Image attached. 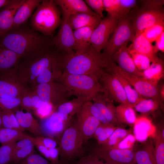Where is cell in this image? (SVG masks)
<instances>
[{
    "mask_svg": "<svg viewBox=\"0 0 164 164\" xmlns=\"http://www.w3.org/2000/svg\"><path fill=\"white\" fill-rule=\"evenodd\" d=\"M155 41V45L154 46L157 52L160 51L163 53L164 52V32Z\"/></svg>",
    "mask_w": 164,
    "mask_h": 164,
    "instance_id": "56",
    "label": "cell"
},
{
    "mask_svg": "<svg viewBox=\"0 0 164 164\" xmlns=\"http://www.w3.org/2000/svg\"><path fill=\"white\" fill-rule=\"evenodd\" d=\"M106 70L107 72H115L120 74L130 83L142 97L155 98L162 102L159 97L158 85L150 83L141 77L124 71L111 58L109 60L108 68Z\"/></svg>",
    "mask_w": 164,
    "mask_h": 164,
    "instance_id": "8",
    "label": "cell"
},
{
    "mask_svg": "<svg viewBox=\"0 0 164 164\" xmlns=\"http://www.w3.org/2000/svg\"><path fill=\"white\" fill-rule=\"evenodd\" d=\"M137 140L134 134H132L131 132L111 149L133 150V148Z\"/></svg>",
    "mask_w": 164,
    "mask_h": 164,
    "instance_id": "47",
    "label": "cell"
},
{
    "mask_svg": "<svg viewBox=\"0 0 164 164\" xmlns=\"http://www.w3.org/2000/svg\"><path fill=\"white\" fill-rule=\"evenodd\" d=\"M12 111L21 127L36 136H41L39 123L33 116L30 111L21 106Z\"/></svg>",
    "mask_w": 164,
    "mask_h": 164,
    "instance_id": "21",
    "label": "cell"
},
{
    "mask_svg": "<svg viewBox=\"0 0 164 164\" xmlns=\"http://www.w3.org/2000/svg\"><path fill=\"white\" fill-rule=\"evenodd\" d=\"M34 143L35 146L37 148L42 156L49 161V149L45 146L36 137L34 138Z\"/></svg>",
    "mask_w": 164,
    "mask_h": 164,
    "instance_id": "54",
    "label": "cell"
},
{
    "mask_svg": "<svg viewBox=\"0 0 164 164\" xmlns=\"http://www.w3.org/2000/svg\"><path fill=\"white\" fill-rule=\"evenodd\" d=\"M64 54L51 48L40 56L20 61L16 68L15 79L22 86L31 89L35 79L44 70L55 68L64 70Z\"/></svg>",
    "mask_w": 164,
    "mask_h": 164,
    "instance_id": "2",
    "label": "cell"
},
{
    "mask_svg": "<svg viewBox=\"0 0 164 164\" xmlns=\"http://www.w3.org/2000/svg\"><path fill=\"white\" fill-rule=\"evenodd\" d=\"M42 0H25L17 10L14 16L11 30L23 25L32 15Z\"/></svg>",
    "mask_w": 164,
    "mask_h": 164,
    "instance_id": "23",
    "label": "cell"
},
{
    "mask_svg": "<svg viewBox=\"0 0 164 164\" xmlns=\"http://www.w3.org/2000/svg\"><path fill=\"white\" fill-rule=\"evenodd\" d=\"M15 143L2 145L0 147V164H11L12 163L13 150Z\"/></svg>",
    "mask_w": 164,
    "mask_h": 164,
    "instance_id": "42",
    "label": "cell"
},
{
    "mask_svg": "<svg viewBox=\"0 0 164 164\" xmlns=\"http://www.w3.org/2000/svg\"><path fill=\"white\" fill-rule=\"evenodd\" d=\"M153 154L156 164H164V138L156 134Z\"/></svg>",
    "mask_w": 164,
    "mask_h": 164,
    "instance_id": "39",
    "label": "cell"
},
{
    "mask_svg": "<svg viewBox=\"0 0 164 164\" xmlns=\"http://www.w3.org/2000/svg\"><path fill=\"white\" fill-rule=\"evenodd\" d=\"M162 103L155 98H142L133 108L136 112L142 114L151 113L161 107Z\"/></svg>",
    "mask_w": 164,
    "mask_h": 164,
    "instance_id": "34",
    "label": "cell"
},
{
    "mask_svg": "<svg viewBox=\"0 0 164 164\" xmlns=\"http://www.w3.org/2000/svg\"><path fill=\"white\" fill-rule=\"evenodd\" d=\"M104 9L107 12L108 15L117 18L120 11V0H103Z\"/></svg>",
    "mask_w": 164,
    "mask_h": 164,
    "instance_id": "43",
    "label": "cell"
},
{
    "mask_svg": "<svg viewBox=\"0 0 164 164\" xmlns=\"http://www.w3.org/2000/svg\"><path fill=\"white\" fill-rule=\"evenodd\" d=\"M131 131L130 129L118 127L107 140L103 144L100 145L104 148L111 149L131 133Z\"/></svg>",
    "mask_w": 164,
    "mask_h": 164,
    "instance_id": "38",
    "label": "cell"
},
{
    "mask_svg": "<svg viewBox=\"0 0 164 164\" xmlns=\"http://www.w3.org/2000/svg\"><path fill=\"white\" fill-rule=\"evenodd\" d=\"M129 53L136 67L139 71L142 72L149 67L151 62L146 56L136 53Z\"/></svg>",
    "mask_w": 164,
    "mask_h": 164,
    "instance_id": "41",
    "label": "cell"
},
{
    "mask_svg": "<svg viewBox=\"0 0 164 164\" xmlns=\"http://www.w3.org/2000/svg\"><path fill=\"white\" fill-rule=\"evenodd\" d=\"M164 32V23L154 25L145 29L142 33L152 43Z\"/></svg>",
    "mask_w": 164,
    "mask_h": 164,
    "instance_id": "40",
    "label": "cell"
},
{
    "mask_svg": "<svg viewBox=\"0 0 164 164\" xmlns=\"http://www.w3.org/2000/svg\"><path fill=\"white\" fill-rule=\"evenodd\" d=\"M36 138L49 149L56 148L57 142L53 138L42 136H36Z\"/></svg>",
    "mask_w": 164,
    "mask_h": 164,
    "instance_id": "53",
    "label": "cell"
},
{
    "mask_svg": "<svg viewBox=\"0 0 164 164\" xmlns=\"http://www.w3.org/2000/svg\"><path fill=\"white\" fill-rule=\"evenodd\" d=\"M108 72L113 74L118 78L123 88L129 103L133 107L142 98L130 83L120 74L114 71Z\"/></svg>",
    "mask_w": 164,
    "mask_h": 164,
    "instance_id": "36",
    "label": "cell"
},
{
    "mask_svg": "<svg viewBox=\"0 0 164 164\" xmlns=\"http://www.w3.org/2000/svg\"><path fill=\"white\" fill-rule=\"evenodd\" d=\"M57 5L59 6L63 12L70 15L85 13L98 17L82 0H54Z\"/></svg>",
    "mask_w": 164,
    "mask_h": 164,
    "instance_id": "24",
    "label": "cell"
},
{
    "mask_svg": "<svg viewBox=\"0 0 164 164\" xmlns=\"http://www.w3.org/2000/svg\"><path fill=\"white\" fill-rule=\"evenodd\" d=\"M43 102L31 89L25 88L22 94L21 106L30 111L39 108Z\"/></svg>",
    "mask_w": 164,
    "mask_h": 164,
    "instance_id": "33",
    "label": "cell"
},
{
    "mask_svg": "<svg viewBox=\"0 0 164 164\" xmlns=\"http://www.w3.org/2000/svg\"><path fill=\"white\" fill-rule=\"evenodd\" d=\"M153 151V146L151 140H148L143 143L135 151L136 164H156Z\"/></svg>",
    "mask_w": 164,
    "mask_h": 164,
    "instance_id": "32",
    "label": "cell"
},
{
    "mask_svg": "<svg viewBox=\"0 0 164 164\" xmlns=\"http://www.w3.org/2000/svg\"><path fill=\"white\" fill-rule=\"evenodd\" d=\"M49 161L52 164H60L59 162V151L58 148L49 149Z\"/></svg>",
    "mask_w": 164,
    "mask_h": 164,
    "instance_id": "55",
    "label": "cell"
},
{
    "mask_svg": "<svg viewBox=\"0 0 164 164\" xmlns=\"http://www.w3.org/2000/svg\"><path fill=\"white\" fill-rule=\"evenodd\" d=\"M88 6L101 18L103 17L104 9L103 0H85Z\"/></svg>",
    "mask_w": 164,
    "mask_h": 164,
    "instance_id": "51",
    "label": "cell"
},
{
    "mask_svg": "<svg viewBox=\"0 0 164 164\" xmlns=\"http://www.w3.org/2000/svg\"><path fill=\"white\" fill-rule=\"evenodd\" d=\"M132 42V44L128 47L129 52L145 55L150 59L151 63L155 61L157 57L156 53L157 52L155 46L152 45L142 33L135 35Z\"/></svg>",
    "mask_w": 164,
    "mask_h": 164,
    "instance_id": "22",
    "label": "cell"
},
{
    "mask_svg": "<svg viewBox=\"0 0 164 164\" xmlns=\"http://www.w3.org/2000/svg\"><path fill=\"white\" fill-rule=\"evenodd\" d=\"M137 1L135 0H120V11L118 20L123 17L129 15L132 9L135 7Z\"/></svg>",
    "mask_w": 164,
    "mask_h": 164,
    "instance_id": "48",
    "label": "cell"
},
{
    "mask_svg": "<svg viewBox=\"0 0 164 164\" xmlns=\"http://www.w3.org/2000/svg\"><path fill=\"white\" fill-rule=\"evenodd\" d=\"M1 114L3 127L15 129L22 132L25 130L19 125L12 110L2 109Z\"/></svg>",
    "mask_w": 164,
    "mask_h": 164,
    "instance_id": "37",
    "label": "cell"
},
{
    "mask_svg": "<svg viewBox=\"0 0 164 164\" xmlns=\"http://www.w3.org/2000/svg\"><path fill=\"white\" fill-rule=\"evenodd\" d=\"M57 81L65 87L70 96H74L85 102L92 101L98 94L104 93L95 75L63 72Z\"/></svg>",
    "mask_w": 164,
    "mask_h": 164,
    "instance_id": "4",
    "label": "cell"
},
{
    "mask_svg": "<svg viewBox=\"0 0 164 164\" xmlns=\"http://www.w3.org/2000/svg\"><path fill=\"white\" fill-rule=\"evenodd\" d=\"M56 111V109L52 104L43 102L39 108L33 111L41 120L48 117Z\"/></svg>",
    "mask_w": 164,
    "mask_h": 164,
    "instance_id": "46",
    "label": "cell"
},
{
    "mask_svg": "<svg viewBox=\"0 0 164 164\" xmlns=\"http://www.w3.org/2000/svg\"><path fill=\"white\" fill-rule=\"evenodd\" d=\"M126 42L111 57L112 60L122 70L141 77V72L136 67L129 51Z\"/></svg>",
    "mask_w": 164,
    "mask_h": 164,
    "instance_id": "18",
    "label": "cell"
},
{
    "mask_svg": "<svg viewBox=\"0 0 164 164\" xmlns=\"http://www.w3.org/2000/svg\"><path fill=\"white\" fill-rule=\"evenodd\" d=\"M94 29L91 27H86L73 30L75 53H83L90 47L91 37Z\"/></svg>",
    "mask_w": 164,
    "mask_h": 164,
    "instance_id": "29",
    "label": "cell"
},
{
    "mask_svg": "<svg viewBox=\"0 0 164 164\" xmlns=\"http://www.w3.org/2000/svg\"><path fill=\"white\" fill-rule=\"evenodd\" d=\"M95 75L104 90V93L107 94L113 101L120 104H130L121 83L114 74L101 70Z\"/></svg>",
    "mask_w": 164,
    "mask_h": 164,
    "instance_id": "12",
    "label": "cell"
},
{
    "mask_svg": "<svg viewBox=\"0 0 164 164\" xmlns=\"http://www.w3.org/2000/svg\"><path fill=\"white\" fill-rule=\"evenodd\" d=\"M83 138L76 120L63 132L60 136V164H71L83 156Z\"/></svg>",
    "mask_w": 164,
    "mask_h": 164,
    "instance_id": "6",
    "label": "cell"
},
{
    "mask_svg": "<svg viewBox=\"0 0 164 164\" xmlns=\"http://www.w3.org/2000/svg\"><path fill=\"white\" fill-rule=\"evenodd\" d=\"M1 111L2 109L0 108V128L3 127L2 123Z\"/></svg>",
    "mask_w": 164,
    "mask_h": 164,
    "instance_id": "59",
    "label": "cell"
},
{
    "mask_svg": "<svg viewBox=\"0 0 164 164\" xmlns=\"http://www.w3.org/2000/svg\"><path fill=\"white\" fill-rule=\"evenodd\" d=\"M0 43L23 60L40 56L53 46L52 38L23 26L0 37Z\"/></svg>",
    "mask_w": 164,
    "mask_h": 164,
    "instance_id": "1",
    "label": "cell"
},
{
    "mask_svg": "<svg viewBox=\"0 0 164 164\" xmlns=\"http://www.w3.org/2000/svg\"><path fill=\"white\" fill-rule=\"evenodd\" d=\"M34 138L30 136L15 142L12 153V163L16 164L35 152Z\"/></svg>",
    "mask_w": 164,
    "mask_h": 164,
    "instance_id": "25",
    "label": "cell"
},
{
    "mask_svg": "<svg viewBox=\"0 0 164 164\" xmlns=\"http://www.w3.org/2000/svg\"><path fill=\"white\" fill-rule=\"evenodd\" d=\"M92 153L110 164H136L135 151L132 149H107L98 145Z\"/></svg>",
    "mask_w": 164,
    "mask_h": 164,
    "instance_id": "14",
    "label": "cell"
},
{
    "mask_svg": "<svg viewBox=\"0 0 164 164\" xmlns=\"http://www.w3.org/2000/svg\"><path fill=\"white\" fill-rule=\"evenodd\" d=\"M21 60L15 53L0 43V78L14 77Z\"/></svg>",
    "mask_w": 164,
    "mask_h": 164,
    "instance_id": "15",
    "label": "cell"
},
{
    "mask_svg": "<svg viewBox=\"0 0 164 164\" xmlns=\"http://www.w3.org/2000/svg\"><path fill=\"white\" fill-rule=\"evenodd\" d=\"M70 15L63 12V17L57 34L52 38L53 46L63 54L70 55L74 53L75 40L73 30L69 22Z\"/></svg>",
    "mask_w": 164,
    "mask_h": 164,
    "instance_id": "10",
    "label": "cell"
},
{
    "mask_svg": "<svg viewBox=\"0 0 164 164\" xmlns=\"http://www.w3.org/2000/svg\"><path fill=\"white\" fill-rule=\"evenodd\" d=\"M117 127L112 124L108 125L96 139L98 144L101 145L105 143Z\"/></svg>",
    "mask_w": 164,
    "mask_h": 164,
    "instance_id": "52",
    "label": "cell"
},
{
    "mask_svg": "<svg viewBox=\"0 0 164 164\" xmlns=\"http://www.w3.org/2000/svg\"><path fill=\"white\" fill-rule=\"evenodd\" d=\"M57 6L53 0H43L31 15V28L44 36L51 35L61 21Z\"/></svg>",
    "mask_w": 164,
    "mask_h": 164,
    "instance_id": "5",
    "label": "cell"
},
{
    "mask_svg": "<svg viewBox=\"0 0 164 164\" xmlns=\"http://www.w3.org/2000/svg\"><path fill=\"white\" fill-rule=\"evenodd\" d=\"M135 36L132 21L129 15L120 18L102 53L111 58L125 43L132 42Z\"/></svg>",
    "mask_w": 164,
    "mask_h": 164,
    "instance_id": "7",
    "label": "cell"
},
{
    "mask_svg": "<svg viewBox=\"0 0 164 164\" xmlns=\"http://www.w3.org/2000/svg\"><path fill=\"white\" fill-rule=\"evenodd\" d=\"M25 88L16 80L0 78V98H22Z\"/></svg>",
    "mask_w": 164,
    "mask_h": 164,
    "instance_id": "26",
    "label": "cell"
},
{
    "mask_svg": "<svg viewBox=\"0 0 164 164\" xmlns=\"http://www.w3.org/2000/svg\"><path fill=\"white\" fill-rule=\"evenodd\" d=\"M83 105L87 111L97 118L101 123L111 124L107 121L100 110L91 101L86 102Z\"/></svg>",
    "mask_w": 164,
    "mask_h": 164,
    "instance_id": "44",
    "label": "cell"
},
{
    "mask_svg": "<svg viewBox=\"0 0 164 164\" xmlns=\"http://www.w3.org/2000/svg\"><path fill=\"white\" fill-rule=\"evenodd\" d=\"M110 58L96 51L91 46L80 53L65 54L63 72L73 74L95 75L106 70Z\"/></svg>",
    "mask_w": 164,
    "mask_h": 164,
    "instance_id": "3",
    "label": "cell"
},
{
    "mask_svg": "<svg viewBox=\"0 0 164 164\" xmlns=\"http://www.w3.org/2000/svg\"><path fill=\"white\" fill-rule=\"evenodd\" d=\"M85 102L83 100L76 98L62 104L57 108L56 111L63 121L69 124L73 116L77 114Z\"/></svg>",
    "mask_w": 164,
    "mask_h": 164,
    "instance_id": "28",
    "label": "cell"
},
{
    "mask_svg": "<svg viewBox=\"0 0 164 164\" xmlns=\"http://www.w3.org/2000/svg\"><path fill=\"white\" fill-rule=\"evenodd\" d=\"M93 101L109 123L116 126L121 124L116 118V107L114 105V101L107 94L104 93L99 94Z\"/></svg>",
    "mask_w": 164,
    "mask_h": 164,
    "instance_id": "19",
    "label": "cell"
},
{
    "mask_svg": "<svg viewBox=\"0 0 164 164\" xmlns=\"http://www.w3.org/2000/svg\"><path fill=\"white\" fill-rule=\"evenodd\" d=\"M116 115L118 122L133 127L137 119L136 111L130 104L121 103L116 107Z\"/></svg>",
    "mask_w": 164,
    "mask_h": 164,
    "instance_id": "31",
    "label": "cell"
},
{
    "mask_svg": "<svg viewBox=\"0 0 164 164\" xmlns=\"http://www.w3.org/2000/svg\"><path fill=\"white\" fill-rule=\"evenodd\" d=\"M32 89L43 102L52 104L56 110L70 97L65 87L57 81L41 84Z\"/></svg>",
    "mask_w": 164,
    "mask_h": 164,
    "instance_id": "9",
    "label": "cell"
},
{
    "mask_svg": "<svg viewBox=\"0 0 164 164\" xmlns=\"http://www.w3.org/2000/svg\"><path fill=\"white\" fill-rule=\"evenodd\" d=\"M22 98L8 99L0 98V108L2 110H12L21 106Z\"/></svg>",
    "mask_w": 164,
    "mask_h": 164,
    "instance_id": "49",
    "label": "cell"
},
{
    "mask_svg": "<svg viewBox=\"0 0 164 164\" xmlns=\"http://www.w3.org/2000/svg\"><path fill=\"white\" fill-rule=\"evenodd\" d=\"M101 18L85 13L70 15V25L74 30L81 28L91 27L95 29L100 24Z\"/></svg>",
    "mask_w": 164,
    "mask_h": 164,
    "instance_id": "27",
    "label": "cell"
},
{
    "mask_svg": "<svg viewBox=\"0 0 164 164\" xmlns=\"http://www.w3.org/2000/svg\"><path fill=\"white\" fill-rule=\"evenodd\" d=\"M118 19L108 16L101 20L94 29L90 39L91 46L97 52H101L105 48L117 25Z\"/></svg>",
    "mask_w": 164,
    "mask_h": 164,
    "instance_id": "13",
    "label": "cell"
},
{
    "mask_svg": "<svg viewBox=\"0 0 164 164\" xmlns=\"http://www.w3.org/2000/svg\"><path fill=\"white\" fill-rule=\"evenodd\" d=\"M159 95L161 101L162 103L164 101V85L162 84L159 87Z\"/></svg>",
    "mask_w": 164,
    "mask_h": 164,
    "instance_id": "57",
    "label": "cell"
},
{
    "mask_svg": "<svg viewBox=\"0 0 164 164\" xmlns=\"http://www.w3.org/2000/svg\"><path fill=\"white\" fill-rule=\"evenodd\" d=\"M29 136L15 129L0 128V143L2 145L15 142Z\"/></svg>",
    "mask_w": 164,
    "mask_h": 164,
    "instance_id": "35",
    "label": "cell"
},
{
    "mask_svg": "<svg viewBox=\"0 0 164 164\" xmlns=\"http://www.w3.org/2000/svg\"><path fill=\"white\" fill-rule=\"evenodd\" d=\"M16 164H52L50 162L35 152Z\"/></svg>",
    "mask_w": 164,
    "mask_h": 164,
    "instance_id": "45",
    "label": "cell"
},
{
    "mask_svg": "<svg viewBox=\"0 0 164 164\" xmlns=\"http://www.w3.org/2000/svg\"></svg>",
    "mask_w": 164,
    "mask_h": 164,
    "instance_id": "60",
    "label": "cell"
},
{
    "mask_svg": "<svg viewBox=\"0 0 164 164\" xmlns=\"http://www.w3.org/2000/svg\"><path fill=\"white\" fill-rule=\"evenodd\" d=\"M131 19L135 35L142 33L156 24L164 23L163 8L155 9L142 6Z\"/></svg>",
    "mask_w": 164,
    "mask_h": 164,
    "instance_id": "11",
    "label": "cell"
},
{
    "mask_svg": "<svg viewBox=\"0 0 164 164\" xmlns=\"http://www.w3.org/2000/svg\"><path fill=\"white\" fill-rule=\"evenodd\" d=\"M11 0H0V10L9 4Z\"/></svg>",
    "mask_w": 164,
    "mask_h": 164,
    "instance_id": "58",
    "label": "cell"
},
{
    "mask_svg": "<svg viewBox=\"0 0 164 164\" xmlns=\"http://www.w3.org/2000/svg\"><path fill=\"white\" fill-rule=\"evenodd\" d=\"M75 164H110L93 153L83 156Z\"/></svg>",
    "mask_w": 164,
    "mask_h": 164,
    "instance_id": "50",
    "label": "cell"
},
{
    "mask_svg": "<svg viewBox=\"0 0 164 164\" xmlns=\"http://www.w3.org/2000/svg\"><path fill=\"white\" fill-rule=\"evenodd\" d=\"M140 75L150 83L158 85L159 81L164 76L163 62L157 57L155 61L151 63L146 70L141 72Z\"/></svg>",
    "mask_w": 164,
    "mask_h": 164,
    "instance_id": "30",
    "label": "cell"
},
{
    "mask_svg": "<svg viewBox=\"0 0 164 164\" xmlns=\"http://www.w3.org/2000/svg\"><path fill=\"white\" fill-rule=\"evenodd\" d=\"M76 114V121L84 143L93 136L95 130L101 123L87 111L83 105Z\"/></svg>",
    "mask_w": 164,
    "mask_h": 164,
    "instance_id": "17",
    "label": "cell"
},
{
    "mask_svg": "<svg viewBox=\"0 0 164 164\" xmlns=\"http://www.w3.org/2000/svg\"><path fill=\"white\" fill-rule=\"evenodd\" d=\"M39 124L41 136L52 138L61 136L70 125L63 121L56 111L48 117L41 119Z\"/></svg>",
    "mask_w": 164,
    "mask_h": 164,
    "instance_id": "16",
    "label": "cell"
},
{
    "mask_svg": "<svg viewBox=\"0 0 164 164\" xmlns=\"http://www.w3.org/2000/svg\"><path fill=\"white\" fill-rule=\"evenodd\" d=\"M25 0H12L0 10V37L11 30L15 13Z\"/></svg>",
    "mask_w": 164,
    "mask_h": 164,
    "instance_id": "20",
    "label": "cell"
}]
</instances>
